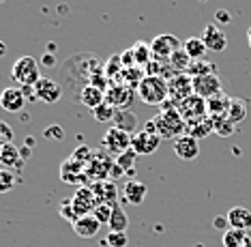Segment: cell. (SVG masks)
Listing matches in <instances>:
<instances>
[{"mask_svg": "<svg viewBox=\"0 0 251 247\" xmlns=\"http://www.w3.org/2000/svg\"><path fill=\"white\" fill-rule=\"evenodd\" d=\"M146 129L152 131V134H157L161 140H170V137L176 140V137L185 136L187 123H185V118L178 114V110L174 108V103H172L170 108H163V110L159 112L152 120H148Z\"/></svg>", "mask_w": 251, "mask_h": 247, "instance_id": "6da1fadb", "label": "cell"}, {"mask_svg": "<svg viewBox=\"0 0 251 247\" xmlns=\"http://www.w3.org/2000/svg\"><path fill=\"white\" fill-rule=\"evenodd\" d=\"M138 97L146 106H163L170 97L168 80L161 76H151V73H146V76L142 78V82L138 84Z\"/></svg>", "mask_w": 251, "mask_h": 247, "instance_id": "7a4b0ae2", "label": "cell"}, {"mask_svg": "<svg viewBox=\"0 0 251 247\" xmlns=\"http://www.w3.org/2000/svg\"><path fill=\"white\" fill-rule=\"evenodd\" d=\"M11 78L13 82H18L22 88L26 86H35L43 76L39 73V62L32 56H22L20 60H15V65L11 67Z\"/></svg>", "mask_w": 251, "mask_h": 247, "instance_id": "3957f363", "label": "cell"}, {"mask_svg": "<svg viewBox=\"0 0 251 247\" xmlns=\"http://www.w3.org/2000/svg\"><path fill=\"white\" fill-rule=\"evenodd\" d=\"M101 144H103V148L107 153H112V155H116L118 157V155L127 153L131 148V134L127 129H121L118 125H114V127H110L105 131Z\"/></svg>", "mask_w": 251, "mask_h": 247, "instance_id": "277c9868", "label": "cell"}, {"mask_svg": "<svg viewBox=\"0 0 251 247\" xmlns=\"http://www.w3.org/2000/svg\"><path fill=\"white\" fill-rule=\"evenodd\" d=\"M174 108L178 110V114L185 118V123H193L198 118H204L208 116V110H206V99L198 95H191L187 99H182L178 103H174Z\"/></svg>", "mask_w": 251, "mask_h": 247, "instance_id": "5b68a950", "label": "cell"}, {"mask_svg": "<svg viewBox=\"0 0 251 247\" xmlns=\"http://www.w3.org/2000/svg\"><path fill=\"white\" fill-rule=\"evenodd\" d=\"M159 144H161V137L148 129H140L131 134V151L135 155H152L157 153Z\"/></svg>", "mask_w": 251, "mask_h": 247, "instance_id": "8992f818", "label": "cell"}, {"mask_svg": "<svg viewBox=\"0 0 251 247\" xmlns=\"http://www.w3.org/2000/svg\"><path fill=\"white\" fill-rule=\"evenodd\" d=\"M112 168H114L112 159H107L105 155H101V153H93L90 162L86 164V179L95 181V183L107 181L112 176Z\"/></svg>", "mask_w": 251, "mask_h": 247, "instance_id": "52a82bcc", "label": "cell"}, {"mask_svg": "<svg viewBox=\"0 0 251 247\" xmlns=\"http://www.w3.org/2000/svg\"><path fill=\"white\" fill-rule=\"evenodd\" d=\"M60 181L67 183V185H86V164L75 162V159H65L60 165Z\"/></svg>", "mask_w": 251, "mask_h": 247, "instance_id": "ba28073f", "label": "cell"}, {"mask_svg": "<svg viewBox=\"0 0 251 247\" xmlns=\"http://www.w3.org/2000/svg\"><path fill=\"white\" fill-rule=\"evenodd\" d=\"M180 48H182V43L178 41V37H174V34H157V37L151 41L152 56L159 60H170L174 52H178Z\"/></svg>", "mask_w": 251, "mask_h": 247, "instance_id": "9c48e42d", "label": "cell"}, {"mask_svg": "<svg viewBox=\"0 0 251 247\" xmlns=\"http://www.w3.org/2000/svg\"><path fill=\"white\" fill-rule=\"evenodd\" d=\"M133 97L135 90L125 84H114L105 90V103H110L114 110H129V106L133 103Z\"/></svg>", "mask_w": 251, "mask_h": 247, "instance_id": "30bf717a", "label": "cell"}, {"mask_svg": "<svg viewBox=\"0 0 251 247\" xmlns=\"http://www.w3.org/2000/svg\"><path fill=\"white\" fill-rule=\"evenodd\" d=\"M71 204H73V209H75L77 217H84V215H93V211L97 209L99 202H97V196L93 189H90V185H82L73 193Z\"/></svg>", "mask_w": 251, "mask_h": 247, "instance_id": "8fae6325", "label": "cell"}, {"mask_svg": "<svg viewBox=\"0 0 251 247\" xmlns=\"http://www.w3.org/2000/svg\"><path fill=\"white\" fill-rule=\"evenodd\" d=\"M168 90H170V97L174 99V103L187 99V97L193 95V78L189 73H174V76L168 80Z\"/></svg>", "mask_w": 251, "mask_h": 247, "instance_id": "7c38bea8", "label": "cell"}, {"mask_svg": "<svg viewBox=\"0 0 251 247\" xmlns=\"http://www.w3.org/2000/svg\"><path fill=\"white\" fill-rule=\"evenodd\" d=\"M224 93V84L217 73L213 76H200V78H193V95L202 97V99H210V97Z\"/></svg>", "mask_w": 251, "mask_h": 247, "instance_id": "4fadbf2b", "label": "cell"}, {"mask_svg": "<svg viewBox=\"0 0 251 247\" xmlns=\"http://www.w3.org/2000/svg\"><path fill=\"white\" fill-rule=\"evenodd\" d=\"M26 106V95L22 88H15V86H11V88H4L2 93H0V108H2L4 112L9 114H20L24 110Z\"/></svg>", "mask_w": 251, "mask_h": 247, "instance_id": "5bb4252c", "label": "cell"}, {"mask_svg": "<svg viewBox=\"0 0 251 247\" xmlns=\"http://www.w3.org/2000/svg\"><path fill=\"white\" fill-rule=\"evenodd\" d=\"M35 88V97L37 101H43V103H56L62 97V88L60 84L52 78H41L39 82L32 86Z\"/></svg>", "mask_w": 251, "mask_h": 247, "instance_id": "9a60e30c", "label": "cell"}, {"mask_svg": "<svg viewBox=\"0 0 251 247\" xmlns=\"http://www.w3.org/2000/svg\"><path fill=\"white\" fill-rule=\"evenodd\" d=\"M202 41L208 52H224L227 48V34L217 24H208L202 30Z\"/></svg>", "mask_w": 251, "mask_h": 247, "instance_id": "2e32d148", "label": "cell"}, {"mask_svg": "<svg viewBox=\"0 0 251 247\" xmlns=\"http://www.w3.org/2000/svg\"><path fill=\"white\" fill-rule=\"evenodd\" d=\"M174 153L178 159H182V162H193V159H198V155H200V142L196 137L185 134V136H180L174 140Z\"/></svg>", "mask_w": 251, "mask_h": 247, "instance_id": "e0dca14e", "label": "cell"}, {"mask_svg": "<svg viewBox=\"0 0 251 247\" xmlns=\"http://www.w3.org/2000/svg\"><path fill=\"white\" fill-rule=\"evenodd\" d=\"M226 217H227V223H230V228L251 232V211L249 209H245V206H234V209L227 211Z\"/></svg>", "mask_w": 251, "mask_h": 247, "instance_id": "ac0fdd59", "label": "cell"}, {"mask_svg": "<svg viewBox=\"0 0 251 247\" xmlns=\"http://www.w3.org/2000/svg\"><path fill=\"white\" fill-rule=\"evenodd\" d=\"M146 193H148V187L142 181H135V179L127 181V183H125V187H123L125 200H127L129 204H133V206H140L142 202H144Z\"/></svg>", "mask_w": 251, "mask_h": 247, "instance_id": "d6986e66", "label": "cell"}, {"mask_svg": "<svg viewBox=\"0 0 251 247\" xmlns=\"http://www.w3.org/2000/svg\"><path fill=\"white\" fill-rule=\"evenodd\" d=\"M79 103L86 106L88 110H97L101 103H105V90L97 88V86H93V84L84 86V88L79 90Z\"/></svg>", "mask_w": 251, "mask_h": 247, "instance_id": "ffe728a7", "label": "cell"}, {"mask_svg": "<svg viewBox=\"0 0 251 247\" xmlns=\"http://www.w3.org/2000/svg\"><path fill=\"white\" fill-rule=\"evenodd\" d=\"M90 189L95 192L97 202H99V204H110V206L118 204V202H116V187H114L112 181L93 183V185H90Z\"/></svg>", "mask_w": 251, "mask_h": 247, "instance_id": "44dd1931", "label": "cell"}, {"mask_svg": "<svg viewBox=\"0 0 251 247\" xmlns=\"http://www.w3.org/2000/svg\"><path fill=\"white\" fill-rule=\"evenodd\" d=\"M99 228H101V223L97 221L93 215H84V217H79V220L73 223V232H75L79 239H93V237H97Z\"/></svg>", "mask_w": 251, "mask_h": 247, "instance_id": "7402d4cb", "label": "cell"}, {"mask_svg": "<svg viewBox=\"0 0 251 247\" xmlns=\"http://www.w3.org/2000/svg\"><path fill=\"white\" fill-rule=\"evenodd\" d=\"M230 101H232V97H227L226 93H219V95H215V97H210V99H206L208 116L210 118H215V116H227Z\"/></svg>", "mask_w": 251, "mask_h": 247, "instance_id": "603a6c76", "label": "cell"}, {"mask_svg": "<svg viewBox=\"0 0 251 247\" xmlns=\"http://www.w3.org/2000/svg\"><path fill=\"white\" fill-rule=\"evenodd\" d=\"M187 136L196 137V140L200 142L202 137H206L213 134V120H210V116H204V118H198L193 120V123H187Z\"/></svg>", "mask_w": 251, "mask_h": 247, "instance_id": "cb8c5ba5", "label": "cell"}, {"mask_svg": "<svg viewBox=\"0 0 251 247\" xmlns=\"http://www.w3.org/2000/svg\"><path fill=\"white\" fill-rule=\"evenodd\" d=\"M0 164H2V168H22V164H24V157H22L20 153V146L15 144H7L2 146V153H0Z\"/></svg>", "mask_w": 251, "mask_h": 247, "instance_id": "d4e9b609", "label": "cell"}, {"mask_svg": "<svg viewBox=\"0 0 251 247\" xmlns=\"http://www.w3.org/2000/svg\"><path fill=\"white\" fill-rule=\"evenodd\" d=\"M182 50L187 52V56L196 62V60H202L204 56H206V45H204L202 37H189L185 43H182Z\"/></svg>", "mask_w": 251, "mask_h": 247, "instance_id": "484cf974", "label": "cell"}, {"mask_svg": "<svg viewBox=\"0 0 251 247\" xmlns=\"http://www.w3.org/2000/svg\"><path fill=\"white\" fill-rule=\"evenodd\" d=\"M107 226H110V232H127L129 217L125 213L123 206H118V204L112 206V217H110V223H107Z\"/></svg>", "mask_w": 251, "mask_h": 247, "instance_id": "4316f807", "label": "cell"}, {"mask_svg": "<svg viewBox=\"0 0 251 247\" xmlns=\"http://www.w3.org/2000/svg\"><path fill=\"white\" fill-rule=\"evenodd\" d=\"M249 232L245 230H236V228H230V230L224 232V237H221V243H224V247H241L249 241Z\"/></svg>", "mask_w": 251, "mask_h": 247, "instance_id": "83f0119b", "label": "cell"}, {"mask_svg": "<svg viewBox=\"0 0 251 247\" xmlns=\"http://www.w3.org/2000/svg\"><path fill=\"white\" fill-rule=\"evenodd\" d=\"M168 62H170V69H172V73H187L193 60L187 56V52L180 48L178 52H174L172 58H170Z\"/></svg>", "mask_w": 251, "mask_h": 247, "instance_id": "f1b7e54d", "label": "cell"}, {"mask_svg": "<svg viewBox=\"0 0 251 247\" xmlns=\"http://www.w3.org/2000/svg\"><path fill=\"white\" fill-rule=\"evenodd\" d=\"M210 120H213V134L221 136V137H230L234 131H236V125H234L227 116H215Z\"/></svg>", "mask_w": 251, "mask_h": 247, "instance_id": "f546056e", "label": "cell"}, {"mask_svg": "<svg viewBox=\"0 0 251 247\" xmlns=\"http://www.w3.org/2000/svg\"><path fill=\"white\" fill-rule=\"evenodd\" d=\"M133 58H135V65L140 67H146L148 62L152 60V50H151V43H144V41H138L133 45Z\"/></svg>", "mask_w": 251, "mask_h": 247, "instance_id": "4dcf8cb0", "label": "cell"}, {"mask_svg": "<svg viewBox=\"0 0 251 247\" xmlns=\"http://www.w3.org/2000/svg\"><path fill=\"white\" fill-rule=\"evenodd\" d=\"M227 118H230L234 125L243 123V120L247 118V103H245L243 99H232L230 110H227Z\"/></svg>", "mask_w": 251, "mask_h": 247, "instance_id": "1f68e13d", "label": "cell"}, {"mask_svg": "<svg viewBox=\"0 0 251 247\" xmlns=\"http://www.w3.org/2000/svg\"><path fill=\"white\" fill-rule=\"evenodd\" d=\"M187 73H189L191 78H200V76H213V73H217V69H215V65H210V62L196 60V62H191Z\"/></svg>", "mask_w": 251, "mask_h": 247, "instance_id": "d6a6232c", "label": "cell"}, {"mask_svg": "<svg viewBox=\"0 0 251 247\" xmlns=\"http://www.w3.org/2000/svg\"><path fill=\"white\" fill-rule=\"evenodd\" d=\"M93 116H95L97 123H107V120L116 118V110H114L110 103H101L97 110H93Z\"/></svg>", "mask_w": 251, "mask_h": 247, "instance_id": "836d02e7", "label": "cell"}, {"mask_svg": "<svg viewBox=\"0 0 251 247\" xmlns=\"http://www.w3.org/2000/svg\"><path fill=\"white\" fill-rule=\"evenodd\" d=\"M15 183H18V179H15L13 172L7 168H0V193H9L15 187Z\"/></svg>", "mask_w": 251, "mask_h": 247, "instance_id": "e575fe53", "label": "cell"}, {"mask_svg": "<svg viewBox=\"0 0 251 247\" xmlns=\"http://www.w3.org/2000/svg\"><path fill=\"white\" fill-rule=\"evenodd\" d=\"M93 217L99 223H110L112 217V206L110 204H97V209L93 211Z\"/></svg>", "mask_w": 251, "mask_h": 247, "instance_id": "d590c367", "label": "cell"}, {"mask_svg": "<svg viewBox=\"0 0 251 247\" xmlns=\"http://www.w3.org/2000/svg\"><path fill=\"white\" fill-rule=\"evenodd\" d=\"M105 243L110 247H127L129 237H127V232H110L105 239Z\"/></svg>", "mask_w": 251, "mask_h": 247, "instance_id": "8d00e7d4", "label": "cell"}, {"mask_svg": "<svg viewBox=\"0 0 251 247\" xmlns=\"http://www.w3.org/2000/svg\"><path fill=\"white\" fill-rule=\"evenodd\" d=\"M60 217H62V220H67V221H71V226L79 220L77 213H75V209H73V204H71V200H67V202L60 204Z\"/></svg>", "mask_w": 251, "mask_h": 247, "instance_id": "74e56055", "label": "cell"}, {"mask_svg": "<svg viewBox=\"0 0 251 247\" xmlns=\"http://www.w3.org/2000/svg\"><path fill=\"white\" fill-rule=\"evenodd\" d=\"M13 144V127L0 120V146Z\"/></svg>", "mask_w": 251, "mask_h": 247, "instance_id": "f35d334b", "label": "cell"}, {"mask_svg": "<svg viewBox=\"0 0 251 247\" xmlns=\"http://www.w3.org/2000/svg\"><path fill=\"white\" fill-rule=\"evenodd\" d=\"M75 162H82V164H88L90 162V157H93V153H90V148L86 146V144H82L79 148H75L73 151V155H71Z\"/></svg>", "mask_w": 251, "mask_h": 247, "instance_id": "ab89813d", "label": "cell"}, {"mask_svg": "<svg viewBox=\"0 0 251 247\" xmlns=\"http://www.w3.org/2000/svg\"><path fill=\"white\" fill-rule=\"evenodd\" d=\"M133 157H135V153H133V151H131V148H129V151H127V153L118 155V157H116V159H114V164H116V165H118V168L127 170V168H131V162H133Z\"/></svg>", "mask_w": 251, "mask_h": 247, "instance_id": "60d3db41", "label": "cell"}, {"mask_svg": "<svg viewBox=\"0 0 251 247\" xmlns=\"http://www.w3.org/2000/svg\"><path fill=\"white\" fill-rule=\"evenodd\" d=\"M50 136L56 137V140H62V136H65V134H62V129L58 127V125H52V127L45 129V137H50Z\"/></svg>", "mask_w": 251, "mask_h": 247, "instance_id": "b9f144b4", "label": "cell"}, {"mask_svg": "<svg viewBox=\"0 0 251 247\" xmlns=\"http://www.w3.org/2000/svg\"><path fill=\"white\" fill-rule=\"evenodd\" d=\"M213 226L217 228V230H230V223H227V217H217V220L213 221Z\"/></svg>", "mask_w": 251, "mask_h": 247, "instance_id": "7bdbcfd3", "label": "cell"}, {"mask_svg": "<svg viewBox=\"0 0 251 247\" xmlns=\"http://www.w3.org/2000/svg\"><path fill=\"white\" fill-rule=\"evenodd\" d=\"M215 17H217V22H224V24H226V22H230V20H232V15L227 13V11H224V9H219V11H217Z\"/></svg>", "mask_w": 251, "mask_h": 247, "instance_id": "ee69618b", "label": "cell"}, {"mask_svg": "<svg viewBox=\"0 0 251 247\" xmlns=\"http://www.w3.org/2000/svg\"><path fill=\"white\" fill-rule=\"evenodd\" d=\"M54 60H56V58H54L52 54H45V56H43V65H48V67L54 65Z\"/></svg>", "mask_w": 251, "mask_h": 247, "instance_id": "f6af8a7d", "label": "cell"}, {"mask_svg": "<svg viewBox=\"0 0 251 247\" xmlns=\"http://www.w3.org/2000/svg\"><path fill=\"white\" fill-rule=\"evenodd\" d=\"M4 52H7V48H4V43H2V41H0V56H2V54H4Z\"/></svg>", "mask_w": 251, "mask_h": 247, "instance_id": "bcb514c9", "label": "cell"}, {"mask_svg": "<svg viewBox=\"0 0 251 247\" xmlns=\"http://www.w3.org/2000/svg\"><path fill=\"white\" fill-rule=\"evenodd\" d=\"M247 37H249V48H251V26H249V30H247Z\"/></svg>", "mask_w": 251, "mask_h": 247, "instance_id": "7dc6e473", "label": "cell"}, {"mask_svg": "<svg viewBox=\"0 0 251 247\" xmlns=\"http://www.w3.org/2000/svg\"><path fill=\"white\" fill-rule=\"evenodd\" d=\"M241 247H251V239L247 241V243H245V245H241Z\"/></svg>", "mask_w": 251, "mask_h": 247, "instance_id": "c3c4849f", "label": "cell"}, {"mask_svg": "<svg viewBox=\"0 0 251 247\" xmlns=\"http://www.w3.org/2000/svg\"><path fill=\"white\" fill-rule=\"evenodd\" d=\"M0 153H2V146H0Z\"/></svg>", "mask_w": 251, "mask_h": 247, "instance_id": "681fc988", "label": "cell"}, {"mask_svg": "<svg viewBox=\"0 0 251 247\" xmlns=\"http://www.w3.org/2000/svg\"><path fill=\"white\" fill-rule=\"evenodd\" d=\"M0 2H2V0H0Z\"/></svg>", "mask_w": 251, "mask_h": 247, "instance_id": "f907efd6", "label": "cell"}]
</instances>
